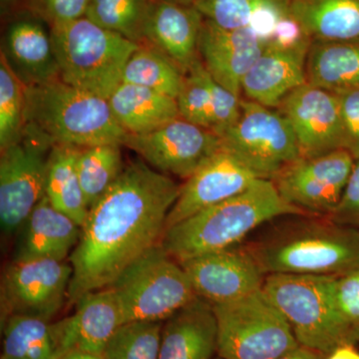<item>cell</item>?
Returning <instances> with one entry per match:
<instances>
[{"label":"cell","instance_id":"6da1fadb","mask_svg":"<svg viewBox=\"0 0 359 359\" xmlns=\"http://www.w3.org/2000/svg\"><path fill=\"white\" fill-rule=\"evenodd\" d=\"M181 186L143 160L130 163L89 209L71 252L68 299L109 287L137 259L159 245Z\"/></svg>","mask_w":359,"mask_h":359},{"label":"cell","instance_id":"7a4b0ae2","mask_svg":"<svg viewBox=\"0 0 359 359\" xmlns=\"http://www.w3.org/2000/svg\"><path fill=\"white\" fill-rule=\"evenodd\" d=\"M283 216L309 215L285 202L271 180L257 179L244 192L168 229L161 245L182 263L236 247L262 224Z\"/></svg>","mask_w":359,"mask_h":359},{"label":"cell","instance_id":"3957f363","mask_svg":"<svg viewBox=\"0 0 359 359\" xmlns=\"http://www.w3.org/2000/svg\"><path fill=\"white\" fill-rule=\"evenodd\" d=\"M245 247L266 276H339L359 269V231L327 217L285 222Z\"/></svg>","mask_w":359,"mask_h":359},{"label":"cell","instance_id":"277c9868","mask_svg":"<svg viewBox=\"0 0 359 359\" xmlns=\"http://www.w3.org/2000/svg\"><path fill=\"white\" fill-rule=\"evenodd\" d=\"M26 98V123L54 144L122 146L128 137L116 121L107 98L61 79L27 87Z\"/></svg>","mask_w":359,"mask_h":359},{"label":"cell","instance_id":"5b68a950","mask_svg":"<svg viewBox=\"0 0 359 359\" xmlns=\"http://www.w3.org/2000/svg\"><path fill=\"white\" fill-rule=\"evenodd\" d=\"M50 36L60 79L107 99L141 46L87 18L51 25Z\"/></svg>","mask_w":359,"mask_h":359},{"label":"cell","instance_id":"8992f818","mask_svg":"<svg viewBox=\"0 0 359 359\" xmlns=\"http://www.w3.org/2000/svg\"><path fill=\"white\" fill-rule=\"evenodd\" d=\"M337 276L271 273L263 290L280 309L302 346L327 355L344 344H355L337 311Z\"/></svg>","mask_w":359,"mask_h":359},{"label":"cell","instance_id":"52a82bcc","mask_svg":"<svg viewBox=\"0 0 359 359\" xmlns=\"http://www.w3.org/2000/svg\"><path fill=\"white\" fill-rule=\"evenodd\" d=\"M123 323L165 321L198 297L186 271L161 243L110 285Z\"/></svg>","mask_w":359,"mask_h":359},{"label":"cell","instance_id":"ba28073f","mask_svg":"<svg viewBox=\"0 0 359 359\" xmlns=\"http://www.w3.org/2000/svg\"><path fill=\"white\" fill-rule=\"evenodd\" d=\"M212 308L218 323L219 358L276 359L299 346L289 321L263 287Z\"/></svg>","mask_w":359,"mask_h":359},{"label":"cell","instance_id":"9c48e42d","mask_svg":"<svg viewBox=\"0 0 359 359\" xmlns=\"http://www.w3.org/2000/svg\"><path fill=\"white\" fill-rule=\"evenodd\" d=\"M53 143L26 125L20 140L1 151L0 224L4 235L18 233L46 194L47 172Z\"/></svg>","mask_w":359,"mask_h":359},{"label":"cell","instance_id":"30bf717a","mask_svg":"<svg viewBox=\"0 0 359 359\" xmlns=\"http://www.w3.org/2000/svg\"><path fill=\"white\" fill-rule=\"evenodd\" d=\"M230 151L257 178L273 180L290 163L301 158L290 122L278 111L254 101L242 100L240 119L221 137Z\"/></svg>","mask_w":359,"mask_h":359},{"label":"cell","instance_id":"8fae6325","mask_svg":"<svg viewBox=\"0 0 359 359\" xmlns=\"http://www.w3.org/2000/svg\"><path fill=\"white\" fill-rule=\"evenodd\" d=\"M73 268L52 259H13L2 273L1 327L13 316L50 321L68 299Z\"/></svg>","mask_w":359,"mask_h":359},{"label":"cell","instance_id":"7c38bea8","mask_svg":"<svg viewBox=\"0 0 359 359\" xmlns=\"http://www.w3.org/2000/svg\"><path fill=\"white\" fill-rule=\"evenodd\" d=\"M355 160L344 149L299 158L271 180L283 200L309 216L327 217L341 199Z\"/></svg>","mask_w":359,"mask_h":359},{"label":"cell","instance_id":"4fadbf2b","mask_svg":"<svg viewBox=\"0 0 359 359\" xmlns=\"http://www.w3.org/2000/svg\"><path fill=\"white\" fill-rule=\"evenodd\" d=\"M125 146L160 173L187 180L222 148L212 130L178 118L150 133L128 135Z\"/></svg>","mask_w":359,"mask_h":359},{"label":"cell","instance_id":"5bb4252c","mask_svg":"<svg viewBox=\"0 0 359 359\" xmlns=\"http://www.w3.org/2000/svg\"><path fill=\"white\" fill-rule=\"evenodd\" d=\"M278 109L294 130L301 157H316L344 149L337 93L306 83L285 97Z\"/></svg>","mask_w":359,"mask_h":359},{"label":"cell","instance_id":"9a60e30c","mask_svg":"<svg viewBox=\"0 0 359 359\" xmlns=\"http://www.w3.org/2000/svg\"><path fill=\"white\" fill-rule=\"evenodd\" d=\"M179 264L198 297L212 306L237 301L261 290L266 278L245 245L210 252Z\"/></svg>","mask_w":359,"mask_h":359},{"label":"cell","instance_id":"2e32d148","mask_svg":"<svg viewBox=\"0 0 359 359\" xmlns=\"http://www.w3.org/2000/svg\"><path fill=\"white\" fill-rule=\"evenodd\" d=\"M257 179L259 178L242 161L222 147L181 186L178 199L168 215L166 231L244 192Z\"/></svg>","mask_w":359,"mask_h":359},{"label":"cell","instance_id":"e0dca14e","mask_svg":"<svg viewBox=\"0 0 359 359\" xmlns=\"http://www.w3.org/2000/svg\"><path fill=\"white\" fill-rule=\"evenodd\" d=\"M72 316L51 323L56 359L71 353L102 356L111 337L123 325L121 311L111 287L88 292L75 304Z\"/></svg>","mask_w":359,"mask_h":359},{"label":"cell","instance_id":"ac0fdd59","mask_svg":"<svg viewBox=\"0 0 359 359\" xmlns=\"http://www.w3.org/2000/svg\"><path fill=\"white\" fill-rule=\"evenodd\" d=\"M264 46L250 28L224 29L204 20L199 40L201 61L219 84L236 95H241L243 79Z\"/></svg>","mask_w":359,"mask_h":359},{"label":"cell","instance_id":"d6986e66","mask_svg":"<svg viewBox=\"0 0 359 359\" xmlns=\"http://www.w3.org/2000/svg\"><path fill=\"white\" fill-rule=\"evenodd\" d=\"M204 16L194 6L155 0L144 28L145 44L167 56L184 74L200 59Z\"/></svg>","mask_w":359,"mask_h":359},{"label":"cell","instance_id":"ffe728a7","mask_svg":"<svg viewBox=\"0 0 359 359\" xmlns=\"http://www.w3.org/2000/svg\"><path fill=\"white\" fill-rule=\"evenodd\" d=\"M81 226L45 196L18 231L14 259L65 261L76 248Z\"/></svg>","mask_w":359,"mask_h":359},{"label":"cell","instance_id":"44dd1931","mask_svg":"<svg viewBox=\"0 0 359 359\" xmlns=\"http://www.w3.org/2000/svg\"><path fill=\"white\" fill-rule=\"evenodd\" d=\"M217 348L216 313L199 297L163 323L159 359H212Z\"/></svg>","mask_w":359,"mask_h":359},{"label":"cell","instance_id":"7402d4cb","mask_svg":"<svg viewBox=\"0 0 359 359\" xmlns=\"http://www.w3.org/2000/svg\"><path fill=\"white\" fill-rule=\"evenodd\" d=\"M309 50H283L266 45L243 79L242 91L254 102L269 108L280 107L285 97L308 83Z\"/></svg>","mask_w":359,"mask_h":359},{"label":"cell","instance_id":"603a6c76","mask_svg":"<svg viewBox=\"0 0 359 359\" xmlns=\"http://www.w3.org/2000/svg\"><path fill=\"white\" fill-rule=\"evenodd\" d=\"M2 52L27 87L60 79L50 33L39 21L22 18L11 23Z\"/></svg>","mask_w":359,"mask_h":359},{"label":"cell","instance_id":"cb8c5ba5","mask_svg":"<svg viewBox=\"0 0 359 359\" xmlns=\"http://www.w3.org/2000/svg\"><path fill=\"white\" fill-rule=\"evenodd\" d=\"M116 121L128 135L150 133L180 118L173 97L121 82L109 98Z\"/></svg>","mask_w":359,"mask_h":359},{"label":"cell","instance_id":"d4e9b609","mask_svg":"<svg viewBox=\"0 0 359 359\" xmlns=\"http://www.w3.org/2000/svg\"><path fill=\"white\" fill-rule=\"evenodd\" d=\"M313 41H359V0H290Z\"/></svg>","mask_w":359,"mask_h":359},{"label":"cell","instance_id":"484cf974","mask_svg":"<svg viewBox=\"0 0 359 359\" xmlns=\"http://www.w3.org/2000/svg\"><path fill=\"white\" fill-rule=\"evenodd\" d=\"M308 83L334 93L359 90V41H313L306 62Z\"/></svg>","mask_w":359,"mask_h":359},{"label":"cell","instance_id":"4316f807","mask_svg":"<svg viewBox=\"0 0 359 359\" xmlns=\"http://www.w3.org/2000/svg\"><path fill=\"white\" fill-rule=\"evenodd\" d=\"M81 148L55 144L49 157L46 196L51 204L80 226H83L89 208L85 202L77 171V158Z\"/></svg>","mask_w":359,"mask_h":359},{"label":"cell","instance_id":"83f0119b","mask_svg":"<svg viewBox=\"0 0 359 359\" xmlns=\"http://www.w3.org/2000/svg\"><path fill=\"white\" fill-rule=\"evenodd\" d=\"M184 77L185 74L162 52L143 44L129 58L121 82L146 87L177 99Z\"/></svg>","mask_w":359,"mask_h":359},{"label":"cell","instance_id":"f1b7e54d","mask_svg":"<svg viewBox=\"0 0 359 359\" xmlns=\"http://www.w3.org/2000/svg\"><path fill=\"white\" fill-rule=\"evenodd\" d=\"M1 330V359H56L50 321L13 316L2 325Z\"/></svg>","mask_w":359,"mask_h":359},{"label":"cell","instance_id":"f546056e","mask_svg":"<svg viewBox=\"0 0 359 359\" xmlns=\"http://www.w3.org/2000/svg\"><path fill=\"white\" fill-rule=\"evenodd\" d=\"M121 145L104 144L81 148L77 158L80 185L87 207L96 204L124 170Z\"/></svg>","mask_w":359,"mask_h":359},{"label":"cell","instance_id":"4dcf8cb0","mask_svg":"<svg viewBox=\"0 0 359 359\" xmlns=\"http://www.w3.org/2000/svg\"><path fill=\"white\" fill-rule=\"evenodd\" d=\"M154 2L155 0H90L85 18L143 45L144 28Z\"/></svg>","mask_w":359,"mask_h":359},{"label":"cell","instance_id":"1f68e13d","mask_svg":"<svg viewBox=\"0 0 359 359\" xmlns=\"http://www.w3.org/2000/svg\"><path fill=\"white\" fill-rule=\"evenodd\" d=\"M27 86L1 51L0 56V148L16 143L26 128Z\"/></svg>","mask_w":359,"mask_h":359},{"label":"cell","instance_id":"d6a6232c","mask_svg":"<svg viewBox=\"0 0 359 359\" xmlns=\"http://www.w3.org/2000/svg\"><path fill=\"white\" fill-rule=\"evenodd\" d=\"M164 321L123 323L106 344L103 359H159Z\"/></svg>","mask_w":359,"mask_h":359},{"label":"cell","instance_id":"836d02e7","mask_svg":"<svg viewBox=\"0 0 359 359\" xmlns=\"http://www.w3.org/2000/svg\"><path fill=\"white\" fill-rule=\"evenodd\" d=\"M210 73L201 59L184 77L183 86L177 97L180 117L198 126L212 130V96Z\"/></svg>","mask_w":359,"mask_h":359},{"label":"cell","instance_id":"e575fe53","mask_svg":"<svg viewBox=\"0 0 359 359\" xmlns=\"http://www.w3.org/2000/svg\"><path fill=\"white\" fill-rule=\"evenodd\" d=\"M285 0H195L193 6L214 25L224 29L249 28L264 7Z\"/></svg>","mask_w":359,"mask_h":359},{"label":"cell","instance_id":"d590c367","mask_svg":"<svg viewBox=\"0 0 359 359\" xmlns=\"http://www.w3.org/2000/svg\"><path fill=\"white\" fill-rule=\"evenodd\" d=\"M337 311L348 330L354 344L359 341V269L335 280Z\"/></svg>","mask_w":359,"mask_h":359},{"label":"cell","instance_id":"8d00e7d4","mask_svg":"<svg viewBox=\"0 0 359 359\" xmlns=\"http://www.w3.org/2000/svg\"><path fill=\"white\" fill-rule=\"evenodd\" d=\"M210 90L212 96V131L221 138L240 119L242 99L224 88L212 76L210 77Z\"/></svg>","mask_w":359,"mask_h":359},{"label":"cell","instance_id":"74e56055","mask_svg":"<svg viewBox=\"0 0 359 359\" xmlns=\"http://www.w3.org/2000/svg\"><path fill=\"white\" fill-rule=\"evenodd\" d=\"M330 221L359 231V159L355 161L339 205L327 217Z\"/></svg>","mask_w":359,"mask_h":359},{"label":"cell","instance_id":"f35d334b","mask_svg":"<svg viewBox=\"0 0 359 359\" xmlns=\"http://www.w3.org/2000/svg\"><path fill=\"white\" fill-rule=\"evenodd\" d=\"M339 96L344 127V149L359 159V90L342 92Z\"/></svg>","mask_w":359,"mask_h":359},{"label":"cell","instance_id":"ab89813d","mask_svg":"<svg viewBox=\"0 0 359 359\" xmlns=\"http://www.w3.org/2000/svg\"><path fill=\"white\" fill-rule=\"evenodd\" d=\"M33 6L50 25L85 18L90 0H32Z\"/></svg>","mask_w":359,"mask_h":359},{"label":"cell","instance_id":"60d3db41","mask_svg":"<svg viewBox=\"0 0 359 359\" xmlns=\"http://www.w3.org/2000/svg\"><path fill=\"white\" fill-rule=\"evenodd\" d=\"M311 40L301 23L290 13L285 14L276 25L273 37L266 45L283 50L309 49Z\"/></svg>","mask_w":359,"mask_h":359},{"label":"cell","instance_id":"b9f144b4","mask_svg":"<svg viewBox=\"0 0 359 359\" xmlns=\"http://www.w3.org/2000/svg\"><path fill=\"white\" fill-rule=\"evenodd\" d=\"M325 354L318 353L309 347L302 346L299 344L297 348L292 349L289 353L283 354L276 359H325Z\"/></svg>","mask_w":359,"mask_h":359},{"label":"cell","instance_id":"7bdbcfd3","mask_svg":"<svg viewBox=\"0 0 359 359\" xmlns=\"http://www.w3.org/2000/svg\"><path fill=\"white\" fill-rule=\"evenodd\" d=\"M325 359H359V351L355 344H344L325 355Z\"/></svg>","mask_w":359,"mask_h":359},{"label":"cell","instance_id":"ee69618b","mask_svg":"<svg viewBox=\"0 0 359 359\" xmlns=\"http://www.w3.org/2000/svg\"><path fill=\"white\" fill-rule=\"evenodd\" d=\"M59 359H103L102 356L85 353H71Z\"/></svg>","mask_w":359,"mask_h":359},{"label":"cell","instance_id":"f6af8a7d","mask_svg":"<svg viewBox=\"0 0 359 359\" xmlns=\"http://www.w3.org/2000/svg\"><path fill=\"white\" fill-rule=\"evenodd\" d=\"M172 1L178 2V4H187V6H193L195 0H172Z\"/></svg>","mask_w":359,"mask_h":359},{"label":"cell","instance_id":"bcb514c9","mask_svg":"<svg viewBox=\"0 0 359 359\" xmlns=\"http://www.w3.org/2000/svg\"><path fill=\"white\" fill-rule=\"evenodd\" d=\"M15 1H18V0H1V6L2 7L9 6V4H13Z\"/></svg>","mask_w":359,"mask_h":359},{"label":"cell","instance_id":"7dc6e473","mask_svg":"<svg viewBox=\"0 0 359 359\" xmlns=\"http://www.w3.org/2000/svg\"><path fill=\"white\" fill-rule=\"evenodd\" d=\"M215 359H223V358H215Z\"/></svg>","mask_w":359,"mask_h":359}]
</instances>
